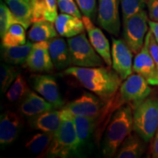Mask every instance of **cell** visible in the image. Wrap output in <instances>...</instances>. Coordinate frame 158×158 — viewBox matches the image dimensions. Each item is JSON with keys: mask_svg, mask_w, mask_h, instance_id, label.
Returning a JSON list of instances; mask_svg holds the SVG:
<instances>
[{"mask_svg": "<svg viewBox=\"0 0 158 158\" xmlns=\"http://www.w3.org/2000/svg\"><path fill=\"white\" fill-rule=\"evenodd\" d=\"M64 73L72 76L81 86L93 92L103 101H107L117 93L122 81L117 73L102 66L98 68L72 66L64 70Z\"/></svg>", "mask_w": 158, "mask_h": 158, "instance_id": "obj_1", "label": "cell"}, {"mask_svg": "<svg viewBox=\"0 0 158 158\" xmlns=\"http://www.w3.org/2000/svg\"><path fill=\"white\" fill-rule=\"evenodd\" d=\"M133 130V110L129 104L121 106L112 114L102 144L105 157H111Z\"/></svg>", "mask_w": 158, "mask_h": 158, "instance_id": "obj_2", "label": "cell"}, {"mask_svg": "<svg viewBox=\"0 0 158 158\" xmlns=\"http://www.w3.org/2000/svg\"><path fill=\"white\" fill-rule=\"evenodd\" d=\"M59 111L62 122L59 130L54 133L48 156L63 158L78 155L81 149L80 144L73 115L63 108H61Z\"/></svg>", "mask_w": 158, "mask_h": 158, "instance_id": "obj_3", "label": "cell"}, {"mask_svg": "<svg viewBox=\"0 0 158 158\" xmlns=\"http://www.w3.org/2000/svg\"><path fill=\"white\" fill-rule=\"evenodd\" d=\"M158 128V98L145 99L133 108V130L145 142L152 139Z\"/></svg>", "mask_w": 158, "mask_h": 158, "instance_id": "obj_4", "label": "cell"}, {"mask_svg": "<svg viewBox=\"0 0 158 158\" xmlns=\"http://www.w3.org/2000/svg\"><path fill=\"white\" fill-rule=\"evenodd\" d=\"M71 64L82 68L101 67L104 60L91 44L84 32L68 39Z\"/></svg>", "mask_w": 158, "mask_h": 158, "instance_id": "obj_5", "label": "cell"}, {"mask_svg": "<svg viewBox=\"0 0 158 158\" xmlns=\"http://www.w3.org/2000/svg\"><path fill=\"white\" fill-rule=\"evenodd\" d=\"M148 15L143 10L123 21L124 40L134 54H138L144 44L148 32Z\"/></svg>", "mask_w": 158, "mask_h": 158, "instance_id": "obj_6", "label": "cell"}, {"mask_svg": "<svg viewBox=\"0 0 158 158\" xmlns=\"http://www.w3.org/2000/svg\"><path fill=\"white\" fill-rule=\"evenodd\" d=\"M147 79L141 75L131 74L122 83L118 89V94L124 104H129L134 108L148 98L152 89Z\"/></svg>", "mask_w": 158, "mask_h": 158, "instance_id": "obj_7", "label": "cell"}, {"mask_svg": "<svg viewBox=\"0 0 158 158\" xmlns=\"http://www.w3.org/2000/svg\"><path fill=\"white\" fill-rule=\"evenodd\" d=\"M120 0H98L97 22L104 30L117 36L121 21L119 16Z\"/></svg>", "mask_w": 158, "mask_h": 158, "instance_id": "obj_8", "label": "cell"}, {"mask_svg": "<svg viewBox=\"0 0 158 158\" xmlns=\"http://www.w3.org/2000/svg\"><path fill=\"white\" fill-rule=\"evenodd\" d=\"M112 68L122 80L133 73V52L124 40L112 38Z\"/></svg>", "mask_w": 158, "mask_h": 158, "instance_id": "obj_9", "label": "cell"}, {"mask_svg": "<svg viewBox=\"0 0 158 158\" xmlns=\"http://www.w3.org/2000/svg\"><path fill=\"white\" fill-rule=\"evenodd\" d=\"M106 102H102L96 94L84 92L78 98L73 100L62 108L73 116L98 117L101 113Z\"/></svg>", "mask_w": 158, "mask_h": 158, "instance_id": "obj_10", "label": "cell"}, {"mask_svg": "<svg viewBox=\"0 0 158 158\" xmlns=\"http://www.w3.org/2000/svg\"><path fill=\"white\" fill-rule=\"evenodd\" d=\"M30 78L33 89L55 108L61 109L64 106V102L54 77L50 75L38 74L33 75Z\"/></svg>", "mask_w": 158, "mask_h": 158, "instance_id": "obj_11", "label": "cell"}, {"mask_svg": "<svg viewBox=\"0 0 158 158\" xmlns=\"http://www.w3.org/2000/svg\"><path fill=\"white\" fill-rule=\"evenodd\" d=\"M24 64L26 68L32 72L50 73L53 71L54 65L49 53L48 41L33 43Z\"/></svg>", "mask_w": 158, "mask_h": 158, "instance_id": "obj_12", "label": "cell"}, {"mask_svg": "<svg viewBox=\"0 0 158 158\" xmlns=\"http://www.w3.org/2000/svg\"><path fill=\"white\" fill-rule=\"evenodd\" d=\"M82 20L90 43L102 57L106 64L108 67L112 66L111 49L107 37L101 29L94 24L92 20L89 18L83 15Z\"/></svg>", "mask_w": 158, "mask_h": 158, "instance_id": "obj_13", "label": "cell"}, {"mask_svg": "<svg viewBox=\"0 0 158 158\" xmlns=\"http://www.w3.org/2000/svg\"><path fill=\"white\" fill-rule=\"evenodd\" d=\"M133 70L136 73L143 76L150 85L156 86L157 69L148 48L147 35H146L144 44L141 51L136 54L133 62Z\"/></svg>", "mask_w": 158, "mask_h": 158, "instance_id": "obj_14", "label": "cell"}, {"mask_svg": "<svg viewBox=\"0 0 158 158\" xmlns=\"http://www.w3.org/2000/svg\"><path fill=\"white\" fill-rule=\"evenodd\" d=\"M23 126L22 117L19 114L7 110L0 118V143L9 145L17 139Z\"/></svg>", "mask_w": 158, "mask_h": 158, "instance_id": "obj_15", "label": "cell"}, {"mask_svg": "<svg viewBox=\"0 0 158 158\" xmlns=\"http://www.w3.org/2000/svg\"><path fill=\"white\" fill-rule=\"evenodd\" d=\"M61 122L60 111L53 109L31 117L29 124L34 130L54 134L60 127Z\"/></svg>", "mask_w": 158, "mask_h": 158, "instance_id": "obj_16", "label": "cell"}, {"mask_svg": "<svg viewBox=\"0 0 158 158\" xmlns=\"http://www.w3.org/2000/svg\"><path fill=\"white\" fill-rule=\"evenodd\" d=\"M50 53L54 68L66 70L71 65L70 50L68 42L61 37H54L48 41Z\"/></svg>", "mask_w": 158, "mask_h": 158, "instance_id": "obj_17", "label": "cell"}, {"mask_svg": "<svg viewBox=\"0 0 158 158\" xmlns=\"http://www.w3.org/2000/svg\"><path fill=\"white\" fill-rule=\"evenodd\" d=\"M54 25L58 34L63 37H73L84 32L83 20L74 15L60 13L55 20Z\"/></svg>", "mask_w": 158, "mask_h": 158, "instance_id": "obj_18", "label": "cell"}, {"mask_svg": "<svg viewBox=\"0 0 158 158\" xmlns=\"http://www.w3.org/2000/svg\"><path fill=\"white\" fill-rule=\"evenodd\" d=\"M54 108V106L43 97H40L34 92H30L21 102L20 111L23 115L32 117Z\"/></svg>", "mask_w": 158, "mask_h": 158, "instance_id": "obj_19", "label": "cell"}, {"mask_svg": "<svg viewBox=\"0 0 158 158\" xmlns=\"http://www.w3.org/2000/svg\"><path fill=\"white\" fill-rule=\"evenodd\" d=\"M32 23L48 21L54 23L58 16L56 0H31Z\"/></svg>", "mask_w": 158, "mask_h": 158, "instance_id": "obj_20", "label": "cell"}, {"mask_svg": "<svg viewBox=\"0 0 158 158\" xmlns=\"http://www.w3.org/2000/svg\"><path fill=\"white\" fill-rule=\"evenodd\" d=\"M143 140L137 133H131L124 139L114 157L116 158L141 157L145 152Z\"/></svg>", "mask_w": 158, "mask_h": 158, "instance_id": "obj_21", "label": "cell"}, {"mask_svg": "<svg viewBox=\"0 0 158 158\" xmlns=\"http://www.w3.org/2000/svg\"><path fill=\"white\" fill-rule=\"evenodd\" d=\"M18 22L28 29L32 23L31 0H4Z\"/></svg>", "mask_w": 158, "mask_h": 158, "instance_id": "obj_22", "label": "cell"}, {"mask_svg": "<svg viewBox=\"0 0 158 158\" xmlns=\"http://www.w3.org/2000/svg\"><path fill=\"white\" fill-rule=\"evenodd\" d=\"M73 119L78 135L80 149H81L89 141L92 133L95 132L98 117L73 115Z\"/></svg>", "mask_w": 158, "mask_h": 158, "instance_id": "obj_23", "label": "cell"}, {"mask_svg": "<svg viewBox=\"0 0 158 158\" xmlns=\"http://www.w3.org/2000/svg\"><path fill=\"white\" fill-rule=\"evenodd\" d=\"M54 23L48 21H40L32 23L28 31V38L31 42L49 41L58 37Z\"/></svg>", "mask_w": 158, "mask_h": 158, "instance_id": "obj_24", "label": "cell"}, {"mask_svg": "<svg viewBox=\"0 0 158 158\" xmlns=\"http://www.w3.org/2000/svg\"><path fill=\"white\" fill-rule=\"evenodd\" d=\"M54 134L38 133L35 134L26 142L25 147L29 152L38 157L48 155Z\"/></svg>", "mask_w": 158, "mask_h": 158, "instance_id": "obj_25", "label": "cell"}, {"mask_svg": "<svg viewBox=\"0 0 158 158\" xmlns=\"http://www.w3.org/2000/svg\"><path fill=\"white\" fill-rule=\"evenodd\" d=\"M33 43L30 40L24 45L3 48L2 56L6 63L11 64H24L32 48Z\"/></svg>", "mask_w": 158, "mask_h": 158, "instance_id": "obj_26", "label": "cell"}, {"mask_svg": "<svg viewBox=\"0 0 158 158\" xmlns=\"http://www.w3.org/2000/svg\"><path fill=\"white\" fill-rule=\"evenodd\" d=\"M25 28L20 23H14L2 37V48L24 45L27 43Z\"/></svg>", "mask_w": 158, "mask_h": 158, "instance_id": "obj_27", "label": "cell"}, {"mask_svg": "<svg viewBox=\"0 0 158 158\" xmlns=\"http://www.w3.org/2000/svg\"><path fill=\"white\" fill-rule=\"evenodd\" d=\"M30 92L25 78L21 74H19L15 81L6 92V98L10 102L19 101L23 100Z\"/></svg>", "mask_w": 158, "mask_h": 158, "instance_id": "obj_28", "label": "cell"}, {"mask_svg": "<svg viewBox=\"0 0 158 158\" xmlns=\"http://www.w3.org/2000/svg\"><path fill=\"white\" fill-rule=\"evenodd\" d=\"M123 21L145 10L147 0H120Z\"/></svg>", "mask_w": 158, "mask_h": 158, "instance_id": "obj_29", "label": "cell"}, {"mask_svg": "<svg viewBox=\"0 0 158 158\" xmlns=\"http://www.w3.org/2000/svg\"><path fill=\"white\" fill-rule=\"evenodd\" d=\"M19 23L9 7L5 2L1 1L0 4V35L1 37L14 23Z\"/></svg>", "mask_w": 158, "mask_h": 158, "instance_id": "obj_30", "label": "cell"}, {"mask_svg": "<svg viewBox=\"0 0 158 158\" xmlns=\"http://www.w3.org/2000/svg\"><path fill=\"white\" fill-rule=\"evenodd\" d=\"M17 71L13 67L2 64L0 68V82L1 92L6 93L18 76Z\"/></svg>", "mask_w": 158, "mask_h": 158, "instance_id": "obj_31", "label": "cell"}, {"mask_svg": "<svg viewBox=\"0 0 158 158\" xmlns=\"http://www.w3.org/2000/svg\"><path fill=\"white\" fill-rule=\"evenodd\" d=\"M57 5L61 13L70 14L82 19V15L75 0H56Z\"/></svg>", "mask_w": 158, "mask_h": 158, "instance_id": "obj_32", "label": "cell"}, {"mask_svg": "<svg viewBox=\"0 0 158 158\" xmlns=\"http://www.w3.org/2000/svg\"><path fill=\"white\" fill-rule=\"evenodd\" d=\"M84 15L94 21L98 13L97 0H75Z\"/></svg>", "mask_w": 158, "mask_h": 158, "instance_id": "obj_33", "label": "cell"}, {"mask_svg": "<svg viewBox=\"0 0 158 158\" xmlns=\"http://www.w3.org/2000/svg\"><path fill=\"white\" fill-rule=\"evenodd\" d=\"M147 35L148 37V48H149L150 54H151L154 62L155 63L156 69H157V83H156V86H158V43L150 29L148 31Z\"/></svg>", "mask_w": 158, "mask_h": 158, "instance_id": "obj_34", "label": "cell"}, {"mask_svg": "<svg viewBox=\"0 0 158 158\" xmlns=\"http://www.w3.org/2000/svg\"><path fill=\"white\" fill-rule=\"evenodd\" d=\"M147 7L149 19L158 21V0H147Z\"/></svg>", "mask_w": 158, "mask_h": 158, "instance_id": "obj_35", "label": "cell"}, {"mask_svg": "<svg viewBox=\"0 0 158 158\" xmlns=\"http://www.w3.org/2000/svg\"><path fill=\"white\" fill-rule=\"evenodd\" d=\"M152 157L158 158V128L153 137V141L151 147Z\"/></svg>", "mask_w": 158, "mask_h": 158, "instance_id": "obj_36", "label": "cell"}, {"mask_svg": "<svg viewBox=\"0 0 158 158\" xmlns=\"http://www.w3.org/2000/svg\"><path fill=\"white\" fill-rule=\"evenodd\" d=\"M149 26L150 30L152 31L156 40L158 43V21H154L149 20Z\"/></svg>", "mask_w": 158, "mask_h": 158, "instance_id": "obj_37", "label": "cell"}]
</instances>
